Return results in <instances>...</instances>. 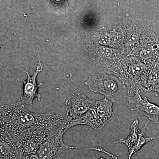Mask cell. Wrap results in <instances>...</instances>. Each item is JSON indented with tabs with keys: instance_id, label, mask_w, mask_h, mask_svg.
I'll use <instances>...</instances> for the list:
<instances>
[{
	"instance_id": "6da1fadb",
	"label": "cell",
	"mask_w": 159,
	"mask_h": 159,
	"mask_svg": "<svg viewBox=\"0 0 159 159\" xmlns=\"http://www.w3.org/2000/svg\"><path fill=\"white\" fill-rule=\"evenodd\" d=\"M1 126L15 137L24 131L34 128L52 130L67 121V116L56 110L39 114L29 111L23 104L16 102L1 105Z\"/></svg>"
},
{
	"instance_id": "7a4b0ae2",
	"label": "cell",
	"mask_w": 159,
	"mask_h": 159,
	"mask_svg": "<svg viewBox=\"0 0 159 159\" xmlns=\"http://www.w3.org/2000/svg\"><path fill=\"white\" fill-rule=\"evenodd\" d=\"M85 84L92 92L102 94L113 103L119 104L127 100L129 92L127 87L111 74L104 72L92 74Z\"/></svg>"
},
{
	"instance_id": "3957f363",
	"label": "cell",
	"mask_w": 159,
	"mask_h": 159,
	"mask_svg": "<svg viewBox=\"0 0 159 159\" xmlns=\"http://www.w3.org/2000/svg\"><path fill=\"white\" fill-rule=\"evenodd\" d=\"M59 126L52 130L46 128H34L24 131L16 138L20 156L36 153Z\"/></svg>"
},
{
	"instance_id": "277c9868",
	"label": "cell",
	"mask_w": 159,
	"mask_h": 159,
	"mask_svg": "<svg viewBox=\"0 0 159 159\" xmlns=\"http://www.w3.org/2000/svg\"><path fill=\"white\" fill-rule=\"evenodd\" d=\"M65 123L57 127L48 139L37 151L40 159H53L68 149L73 147L66 145L63 141V136L66 131Z\"/></svg>"
},
{
	"instance_id": "5b68a950",
	"label": "cell",
	"mask_w": 159,
	"mask_h": 159,
	"mask_svg": "<svg viewBox=\"0 0 159 159\" xmlns=\"http://www.w3.org/2000/svg\"><path fill=\"white\" fill-rule=\"evenodd\" d=\"M150 120L145 124L144 128L140 130L139 127V120H135L131 125L130 134L126 139H120L114 142V144L122 143L125 144L128 149V157H132L146 143L152 141L157 140L156 137H147L145 135V129Z\"/></svg>"
},
{
	"instance_id": "8992f818",
	"label": "cell",
	"mask_w": 159,
	"mask_h": 159,
	"mask_svg": "<svg viewBox=\"0 0 159 159\" xmlns=\"http://www.w3.org/2000/svg\"><path fill=\"white\" fill-rule=\"evenodd\" d=\"M95 101L86 97L82 91H74L66 101L67 116L70 120L81 117L91 108Z\"/></svg>"
},
{
	"instance_id": "52a82bcc",
	"label": "cell",
	"mask_w": 159,
	"mask_h": 159,
	"mask_svg": "<svg viewBox=\"0 0 159 159\" xmlns=\"http://www.w3.org/2000/svg\"><path fill=\"white\" fill-rule=\"evenodd\" d=\"M127 101L131 111H136L150 121L159 123V106L150 102L146 97L142 98L139 91L135 92L133 97H127Z\"/></svg>"
},
{
	"instance_id": "ba28073f",
	"label": "cell",
	"mask_w": 159,
	"mask_h": 159,
	"mask_svg": "<svg viewBox=\"0 0 159 159\" xmlns=\"http://www.w3.org/2000/svg\"><path fill=\"white\" fill-rule=\"evenodd\" d=\"M23 66L25 68L24 72L28 75V77L25 80H23L24 89L23 94L20 97L21 101L24 104L27 105H32L35 98H37L39 101H40V94L38 93V89L42 86L43 84L40 83L38 84L36 83V77L38 74L43 70V65L40 62L39 55V63L36 70L34 71L32 76H30L28 72V69Z\"/></svg>"
},
{
	"instance_id": "9c48e42d",
	"label": "cell",
	"mask_w": 159,
	"mask_h": 159,
	"mask_svg": "<svg viewBox=\"0 0 159 159\" xmlns=\"http://www.w3.org/2000/svg\"><path fill=\"white\" fill-rule=\"evenodd\" d=\"M0 159H20V153L16 137L5 127L1 126Z\"/></svg>"
},
{
	"instance_id": "30bf717a",
	"label": "cell",
	"mask_w": 159,
	"mask_h": 159,
	"mask_svg": "<svg viewBox=\"0 0 159 159\" xmlns=\"http://www.w3.org/2000/svg\"><path fill=\"white\" fill-rule=\"evenodd\" d=\"M20 159H40V158L37 153H34L20 156Z\"/></svg>"
},
{
	"instance_id": "8fae6325",
	"label": "cell",
	"mask_w": 159,
	"mask_h": 159,
	"mask_svg": "<svg viewBox=\"0 0 159 159\" xmlns=\"http://www.w3.org/2000/svg\"><path fill=\"white\" fill-rule=\"evenodd\" d=\"M51 1L55 5L61 7H65L68 6L67 0H51Z\"/></svg>"
},
{
	"instance_id": "7c38bea8",
	"label": "cell",
	"mask_w": 159,
	"mask_h": 159,
	"mask_svg": "<svg viewBox=\"0 0 159 159\" xmlns=\"http://www.w3.org/2000/svg\"><path fill=\"white\" fill-rule=\"evenodd\" d=\"M131 157H128V159H131Z\"/></svg>"
},
{
	"instance_id": "4fadbf2b",
	"label": "cell",
	"mask_w": 159,
	"mask_h": 159,
	"mask_svg": "<svg viewBox=\"0 0 159 159\" xmlns=\"http://www.w3.org/2000/svg\"><path fill=\"white\" fill-rule=\"evenodd\" d=\"M158 16H159V6H158Z\"/></svg>"
},
{
	"instance_id": "5bb4252c",
	"label": "cell",
	"mask_w": 159,
	"mask_h": 159,
	"mask_svg": "<svg viewBox=\"0 0 159 159\" xmlns=\"http://www.w3.org/2000/svg\"><path fill=\"white\" fill-rule=\"evenodd\" d=\"M99 159H106L104 158H99Z\"/></svg>"
},
{
	"instance_id": "9a60e30c",
	"label": "cell",
	"mask_w": 159,
	"mask_h": 159,
	"mask_svg": "<svg viewBox=\"0 0 159 159\" xmlns=\"http://www.w3.org/2000/svg\"><path fill=\"white\" fill-rule=\"evenodd\" d=\"M157 140H158V141H159V139H158V138H157Z\"/></svg>"
},
{
	"instance_id": "2e32d148",
	"label": "cell",
	"mask_w": 159,
	"mask_h": 159,
	"mask_svg": "<svg viewBox=\"0 0 159 159\" xmlns=\"http://www.w3.org/2000/svg\"><path fill=\"white\" fill-rule=\"evenodd\" d=\"M157 159H159V157Z\"/></svg>"
}]
</instances>
